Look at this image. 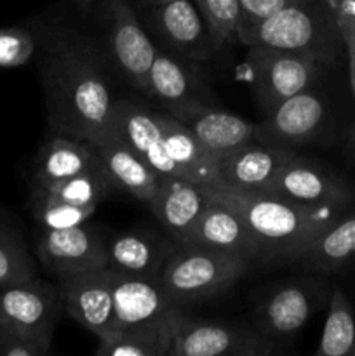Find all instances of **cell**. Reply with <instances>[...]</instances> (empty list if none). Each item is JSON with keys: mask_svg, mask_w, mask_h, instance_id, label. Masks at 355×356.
<instances>
[{"mask_svg": "<svg viewBox=\"0 0 355 356\" xmlns=\"http://www.w3.org/2000/svg\"><path fill=\"white\" fill-rule=\"evenodd\" d=\"M40 79L54 134L93 143L110 129L115 97L106 54L80 30L45 26L40 38Z\"/></svg>", "mask_w": 355, "mask_h": 356, "instance_id": "6da1fadb", "label": "cell"}, {"mask_svg": "<svg viewBox=\"0 0 355 356\" xmlns=\"http://www.w3.org/2000/svg\"><path fill=\"white\" fill-rule=\"evenodd\" d=\"M214 188L246 219L258 261H301L317 236L348 211L296 204L265 193Z\"/></svg>", "mask_w": 355, "mask_h": 356, "instance_id": "7a4b0ae2", "label": "cell"}, {"mask_svg": "<svg viewBox=\"0 0 355 356\" xmlns=\"http://www.w3.org/2000/svg\"><path fill=\"white\" fill-rule=\"evenodd\" d=\"M242 45L308 56L327 66L345 49L329 0H299L284 7L261 21Z\"/></svg>", "mask_w": 355, "mask_h": 356, "instance_id": "3957f363", "label": "cell"}, {"mask_svg": "<svg viewBox=\"0 0 355 356\" xmlns=\"http://www.w3.org/2000/svg\"><path fill=\"white\" fill-rule=\"evenodd\" d=\"M251 263L235 254L178 245L157 280L174 305H190L228 291L247 273Z\"/></svg>", "mask_w": 355, "mask_h": 356, "instance_id": "277c9868", "label": "cell"}, {"mask_svg": "<svg viewBox=\"0 0 355 356\" xmlns=\"http://www.w3.org/2000/svg\"><path fill=\"white\" fill-rule=\"evenodd\" d=\"M97 16L104 31V54L115 72L145 94L157 45L143 28L129 0H100Z\"/></svg>", "mask_w": 355, "mask_h": 356, "instance_id": "5b68a950", "label": "cell"}, {"mask_svg": "<svg viewBox=\"0 0 355 356\" xmlns=\"http://www.w3.org/2000/svg\"><path fill=\"white\" fill-rule=\"evenodd\" d=\"M251 83L265 113L294 94L312 89L327 65L308 58L267 47H247Z\"/></svg>", "mask_w": 355, "mask_h": 356, "instance_id": "8992f818", "label": "cell"}, {"mask_svg": "<svg viewBox=\"0 0 355 356\" xmlns=\"http://www.w3.org/2000/svg\"><path fill=\"white\" fill-rule=\"evenodd\" d=\"M260 193L313 207L350 209L355 205V186L347 177L298 153Z\"/></svg>", "mask_w": 355, "mask_h": 356, "instance_id": "52a82bcc", "label": "cell"}, {"mask_svg": "<svg viewBox=\"0 0 355 356\" xmlns=\"http://www.w3.org/2000/svg\"><path fill=\"white\" fill-rule=\"evenodd\" d=\"M281 353L278 341L256 329L187 318L178 327L167 356H268Z\"/></svg>", "mask_w": 355, "mask_h": 356, "instance_id": "ba28073f", "label": "cell"}, {"mask_svg": "<svg viewBox=\"0 0 355 356\" xmlns=\"http://www.w3.org/2000/svg\"><path fill=\"white\" fill-rule=\"evenodd\" d=\"M145 23L164 49L190 61L205 63L218 51L194 0H171L148 6Z\"/></svg>", "mask_w": 355, "mask_h": 356, "instance_id": "9c48e42d", "label": "cell"}, {"mask_svg": "<svg viewBox=\"0 0 355 356\" xmlns=\"http://www.w3.org/2000/svg\"><path fill=\"white\" fill-rule=\"evenodd\" d=\"M327 122L326 101L312 89L282 101L256 124L254 139L275 148L296 149L322 134Z\"/></svg>", "mask_w": 355, "mask_h": 356, "instance_id": "30bf717a", "label": "cell"}, {"mask_svg": "<svg viewBox=\"0 0 355 356\" xmlns=\"http://www.w3.org/2000/svg\"><path fill=\"white\" fill-rule=\"evenodd\" d=\"M322 282L296 280L282 284L268 292L254 309L258 332L282 341L303 329L324 302Z\"/></svg>", "mask_w": 355, "mask_h": 356, "instance_id": "8fae6325", "label": "cell"}, {"mask_svg": "<svg viewBox=\"0 0 355 356\" xmlns=\"http://www.w3.org/2000/svg\"><path fill=\"white\" fill-rule=\"evenodd\" d=\"M63 309L77 323L100 337L113 330V282L110 268L58 278Z\"/></svg>", "mask_w": 355, "mask_h": 356, "instance_id": "7c38bea8", "label": "cell"}, {"mask_svg": "<svg viewBox=\"0 0 355 356\" xmlns=\"http://www.w3.org/2000/svg\"><path fill=\"white\" fill-rule=\"evenodd\" d=\"M37 256L42 266L58 278L108 268L106 242L86 225L44 229L37 240Z\"/></svg>", "mask_w": 355, "mask_h": 356, "instance_id": "4fadbf2b", "label": "cell"}, {"mask_svg": "<svg viewBox=\"0 0 355 356\" xmlns=\"http://www.w3.org/2000/svg\"><path fill=\"white\" fill-rule=\"evenodd\" d=\"M63 309L59 289L30 278L0 289V327L52 337Z\"/></svg>", "mask_w": 355, "mask_h": 356, "instance_id": "5bb4252c", "label": "cell"}, {"mask_svg": "<svg viewBox=\"0 0 355 356\" xmlns=\"http://www.w3.org/2000/svg\"><path fill=\"white\" fill-rule=\"evenodd\" d=\"M198 65L200 63L181 58L164 47H157L145 94L157 101L164 111L197 103L211 104V90L205 86Z\"/></svg>", "mask_w": 355, "mask_h": 356, "instance_id": "9a60e30c", "label": "cell"}, {"mask_svg": "<svg viewBox=\"0 0 355 356\" xmlns=\"http://www.w3.org/2000/svg\"><path fill=\"white\" fill-rule=\"evenodd\" d=\"M181 245L200 247L258 261L256 245L246 219L214 186L207 209Z\"/></svg>", "mask_w": 355, "mask_h": 356, "instance_id": "2e32d148", "label": "cell"}, {"mask_svg": "<svg viewBox=\"0 0 355 356\" xmlns=\"http://www.w3.org/2000/svg\"><path fill=\"white\" fill-rule=\"evenodd\" d=\"M110 131L127 143L160 176H178L162 139L160 111L138 101L117 99L111 115Z\"/></svg>", "mask_w": 355, "mask_h": 356, "instance_id": "e0dca14e", "label": "cell"}, {"mask_svg": "<svg viewBox=\"0 0 355 356\" xmlns=\"http://www.w3.org/2000/svg\"><path fill=\"white\" fill-rule=\"evenodd\" d=\"M211 198V184L166 176L162 177V183L148 205L171 238L181 245L204 214Z\"/></svg>", "mask_w": 355, "mask_h": 356, "instance_id": "ac0fdd59", "label": "cell"}, {"mask_svg": "<svg viewBox=\"0 0 355 356\" xmlns=\"http://www.w3.org/2000/svg\"><path fill=\"white\" fill-rule=\"evenodd\" d=\"M294 155L292 149L275 148L258 141L247 143L218 156V186L244 193H260Z\"/></svg>", "mask_w": 355, "mask_h": 356, "instance_id": "d6986e66", "label": "cell"}, {"mask_svg": "<svg viewBox=\"0 0 355 356\" xmlns=\"http://www.w3.org/2000/svg\"><path fill=\"white\" fill-rule=\"evenodd\" d=\"M180 306L174 305L157 278L129 277L115 273L113 282V330L148 325L164 318ZM110 336V334H108Z\"/></svg>", "mask_w": 355, "mask_h": 356, "instance_id": "ffe728a7", "label": "cell"}, {"mask_svg": "<svg viewBox=\"0 0 355 356\" xmlns=\"http://www.w3.org/2000/svg\"><path fill=\"white\" fill-rule=\"evenodd\" d=\"M167 113L187 125L195 138L218 156L226 155L247 143L256 141L254 139L256 124H251L237 115L226 113L212 104H188Z\"/></svg>", "mask_w": 355, "mask_h": 356, "instance_id": "44dd1931", "label": "cell"}, {"mask_svg": "<svg viewBox=\"0 0 355 356\" xmlns=\"http://www.w3.org/2000/svg\"><path fill=\"white\" fill-rule=\"evenodd\" d=\"M101 163L110 174L117 190L125 191L136 200L148 204L155 197L162 177L145 162L131 146L108 129L101 138L90 143Z\"/></svg>", "mask_w": 355, "mask_h": 356, "instance_id": "7402d4cb", "label": "cell"}, {"mask_svg": "<svg viewBox=\"0 0 355 356\" xmlns=\"http://www.w3.org/2000/svg\"><path fill=\"white\" fill-rule=\"evenodd\" d=\"M180 243L145 232H127L106 242L108 268L129 277L157 278Z\"/></svg>", "mask_w": 355, "mask_h": 356, "instance_id": "603a6c76", "label": "cell"}, {"mask_svg": "<svg viewBox=\"0 0 355 356\" xmlns=\"http://www.w3.org/2000/svg\"><path fill=\"white\" fill-rule=\"evenodd\" d=\"M160 124L164 146L176 167L178 177L218 186V155L205 148L187 125L164 110L160 111Z\"/></svg>", "mask_w": 355, "mask_h": 356, "instance_id": "cb8c5ba5", "label": "cell"}, {"mask_svg": "<svg viewBox=\"0 0 355 356\" xmlns=\"http://www.w3.org/2000/svg\"><path fill=\"white\" fill-rule=\"evenodd\" d=\"M187 318L181 308L148 325L100 337L96 356H167L178 327Z\"/></svg>", "mask_w": 355, "mask_h": 356, "instance_id": "d4e9b609", "label": "cell"}, {"mask_svg": "<svg viewBox=\"0 0 355 356\" xmlns=\"http://www.w3.org/2000/svg\"><path fill=\"white\" fill-rule=\"evenodd\" d=\"M97 165H101V160L90 143L54 134L38 149L33 170L35 183L37 186H49Z\"/></svg>", "mask_w": 355, "mask_h": 356, "instance_id": "484cf974", "label": "cell"}, {"mask_svg": "<svg viewBox=\"0 0 355 356\" xmlns=\"http://www.w3.org/2000/svg\"><path fill=\"white\" fill-rule=\"evenodd\" d=\"M299 263L319 273H334L355 263V205L317 236Z\"/></svg>", "mask_w": 355, "mask_h": 356, "instance_id": "4316f807", "label": "cell"}, {"mask_svg": "<svg viewBox=\"0 0 355 356\" xmlns=\"http://www.w3.org/2000/svg\"><path fill=\"white\" fill-rule=\"evenodd\" d=\"M317 355L355 356V315L343 289L334 287Z\"/></svg>", "mask_w": 355, "mask_h": 356, "instance_id": "83f0119b", "label": "cell"}, {"mask_svg": "<svg viewBox=\"0 0 355 356\" xmlns=\"http://www.w3.org/2000/svg\"><path fill=\"white\" fill-rule=\"evenodd\" d=\"M38 188H44L45 191L58 197L59 200H65L73 205H100L111 191L117 190L103 163L94 167V169L86 170V172L58 181L54 184Z\"/></svg>", "mask_w": 355, "mask_h": 356, "instance_id": "f1b7e54d", "label": "cell"}, {"mask_svg": "<svg viewBox=\"0 0 355 356\" xmlns=\"http://www.w3.org/2000/svg\"><path fill=\"white\" fill-rule=\"evenodd\" d=\"M97 205H73L35 186L31 195V214L42 229H65L82 226L96 212Z\"/></svg>", "mask_w": 355, "mask_h": 356, "instance_id": "f546056e", "label": "cell"}, {"mask_svg": "<svg viewBox=\"0 0 355 356\" xmlns=\"http://www.w3.org/2000/svg\"><path fill=\"white\" fill-rule=\"evenodd\" d=\"M207 24L218 51L239 42L240 3L239 0H194Z\"/></svg>", "mask_w": 355, "mask_h": 356, "instance_id": "4dcf8cb0", "label": "cell"}, {"mask_svg": "<svg viewBox=\"0 0 355 356\" xmlns=\"http://www.w3.org/2000/svg\"><path fill=\"white\" fill-rule=\"evenodd\" d=\"M35 277V266L23 242L0 226V289Z\"/></svg>", "mask_w": 355, "mask_h": 356, "instance_id": "1f68e13d", "label": "cell"}, {"mask_svg": "<svg viewBox=\"0 0 355 356\" xmlns=\"http://www.w3.org/2000/svg\"><path fill=\"white\" fill-rule=\"evenodd\" d=\"M37 51V38L23 28L0 30V68L26 65Z\"/></svg>", "mask_w": 355, "mask_h": 356, "instance_id": "d6a6232c", "label": "cell"}, {"mask_svg": "<svg viewBox=\"0 0 355 356\" xmlns=\"http://www.w3.org/2000/svg\"><path fill=\"white\" fill-rule=\"evenodd\" d=\"M52 337L0 327V355L2 356H47Z\"/></svg>", "mask_w": 355, "mask_h": 356, "instance_id": "836d02e7", "label": "cell"}, {"mask_svg": "<svg viewBox=\"0 0 355 356\" xmlns=\"http://www.w3.org/2000/svg\"><path fill=\"white\" fill-rule=\"evenodd\" d=\"M299 0H239L240 3V23H239V42L242 44L247 35L271 14L278 13L284 7Z\"/></svg>", "mask_w": 355, "mask_h": 356, "instance_id": "e575fe53", "label": "cell"}, {"mask_svg": "<svg viewBox=\"0 0 355 356\" xmlns=\"http://www.w3.org/2000/svg\"><path fill=\"white\" fill-rule=\"evenodd\" d=\"M345 51H355V0H329Z\"/></svg>", "mask_w": 355, "mask_h": 356, "instance_id": "d590c367", "label": "cell"}, {"mask_svg": "<svg viewBox=\"0 0 355 356\" xmlns=\"http://www.w3.org/2000/svg\"><path fill=\"white\" fill-rule=\"evenodd\" d=\"M348 56V76H350V89L355 103V51L347 52Z\"/></svg>", "mask_w": 355, "mask_h": 356, "instance_id": "8d00e7d4", "label": "cell"}, {"mask_svg": "<svg viewBox=\"0 0 355 356\" xmlns=\"http://www.w3.org/2000/svg\"><path fill=\"white\" fill-rule=\"evenodd\" d=\"M347 153L355 167V122L352 124L350 131H348V136H347Z\"/></svg>", "mask_w": 355, "mask_h": 356, "instance_id": "74e56055", "label": "cell"}, {"mask_svg": "<svg viewBox=\"0 0 355 356\" xmlns=\"http://www.w3.org/2000/svg\"><path fill=\"white\" fill-rule=\"evenodd\" d=\"M70 2H72L73 6L77 7V10H80V13H89V10H93L94 7H96V3L100 2V0H70Z\"/></svg>", "mask_w": 355, "mask_h": 356, "instance_id": "f35d334b", "label": "cell"}, {"mask_svg": "<svg viewBox=\"0 0 355 356\" xmlns=\"http://www.w3.org/2000/svg\"><path fill=\"white\" fill-rule=\"evenodd\" d=\"M166 2H171V0H145L146 7H148V6H159V3H166Z\"/></svg>", "mask_w": 355, "mask_h": 356, "instance_id": "ab89813d", "label": "cell"}]
</instances>
